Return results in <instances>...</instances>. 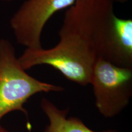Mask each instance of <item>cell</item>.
Wrapping results in <instances>:
<instances>
[{
    "label": "cell",
    "instance_id": "cell-2",
    "mask_svg": "<svg viewBox=\"0 0 132 132\" xmlns=\"http://www.w3.org/2000/svg\"><path fill=\"white\" fill-rule=\"evenodd\" d=\"M63 90L61 86L40 81L28 75L16 57L12 44L7 39H0V120L14 111L27 115L23 105L34 94Z\"/></svg>",
    "mask_w": 132,
    "mask_h": 132
},
{
    "label": "cell",
    "instance_id": "cell-3",
    "mask_svg": "<svg viewBox=\"0 0 132 132\" xmlns=\"http://www.w3.org/2000/svg\"><path fill=\"white\" fill-rule=\"evenodd\" d=\"M90 84L99 113L105 118H113L129 104L132 96V68L116 65L98 57Z\"/></svg>",
    "mask_w": 132,
    "mask_h": 132
},
{
    "label": "cell",
    "instance_id": "cell-4",
    "mask_svg": "<svg viewBox=\"0 0 132 132\" xmlns=\"http://www.w3.org/2000/svg\"><path fill=\"white\" fill-rule=\"evenodd\" d=\"M75 0H26L11 18L10 24L16 40L26 48H43L44 26L53 15L73 4Z\"/></svg>",
    "mask_w": 132,
    "mask_h": 132
},
{
    "label": "cell",
    "instance_id": "cell-6",
    "mask_svg": "<svg viewBox=\"0 0 132 132\" xmlns=\"http://www.w3.org/2000/svg\"><path fill=\"white\" fill-rule=\"evenodd\" d=\"M40 106L49 120V125L44 132H97L87 127L80 119L67 118V110H60L47 98L42 99ZM102 132L117 131L108 130Z\"/></svg>",
    "mask_w": 132,
    "mask_h": 132
},
{
    "label": "cell",
    "instance_id": "cell-8",
    "mask_svg": "<svg viewBox=\"0 0 132 132\" xmlns=\"http://www.w3.org/2000/svg\"><path fill=\"white\" fill-rule=\"evenodd\" d=\"M0 132H8L0 123Z\"/></svg>",
    "mask_w": 132,
    "mask_h": 132
},
{
    "label": "cell",
    "instance_id": "cell-9",
    "mask_svg": "<svg viewBox=\"0 0 132 132\" xmlns=\"http://www.w3.org/2000/svg\"><path fill=\"white\" fill-rule=\"evenodd\" d=\"M1 1H14V0H1Z\"/></svg>",
    "mask_w": 132,
    "mask_h": 132
},
{
    "label": "cell",
    "instance_id": "cell-1",
    "mask_svg": "<svg viewBox=\"0 0 132 132\" xmlns=\"http://www.w3.org/2000/svg\"><path fill=\"white\" fill-rule=\"evenodd\" d=\"M114 0H75L65 11L57 45L50 49L26 48L18 58L22 68L48 65L72 81L90 84L104 28L114 13Z\"/></svg>",
    "mask_w": 132,
    "mask_h": 132
},
{
    "label": "cell",
    "instance_id": "cell-7",
    "mask_svg": "<svg viewBox=\"0 0 132 132\" xmlns=\"http://www.w3.org/2000/svg\"><path fill=\"white\" fill-rule=\"evenodd\" d=\"M129 1V0H114V1L117 3H124L127 2V1Z\"/></svg>",
    "mask_w": 132,
    "mask_h": 132
},
{
    "label": "cell",
    "instance_id": "cell-5",
    "mask_svg": "<svg viewBox=\"0 0 132 132\" xmlns=\"http://www.w3.org/2000/svg\"><path fill=\"white\" fill-rule=\"evenodd\" d=\"M98 57L116 65L132 68V20L114 13L104 28L98 47Z\"/></svg>",
    "mask_w": 132,
    "mask_h": 132
}]
</instances>
